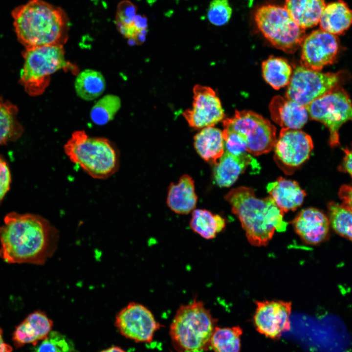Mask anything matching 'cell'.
<instances>
[{"label": "cell", "mask_w": 352, "mask_h": 352, "mask_svg": "<svg viewBox=\"0 0 352 352\" xmlns=\"http://www.w3.org/2000/svg\"><path fill=\"white\" fill-rule=\"evenodd\" d=\"M57 229L38 215L8 213L0 227V258L8 264L44 265L56 251Z\"/></svg>", "instance_id": "6da1fadb"}, {"label": "cell", "mask_w": 352, "mask_h": 352, "mask_svg": "<svg viewBox=\"0 0 352 352\" xmlns=\"http://www.w3.org/2000/svg\"><path fill=\"white\" fill-rule=\"evenodd\" d=\"M18 40L25 48L62 44L69 19L61 8L44 0H30L11 12Z\"/></svg>", "instance_id": "7a4b0ae2"}, {"label": "cell", "mask_w": 352, "mask_h": 352, "mask_svg": "<svg viewBox=\"0 0 352 352\" xmlns=\"http://www.w3.org/2000/svg\"><path fill=\"white\" fill-rule=\"evenodd\" d=\"M225 198L252 245L265 246L276 231L286 230L288 223L284 220V213L270 197L258 198L252 188L241 186L232 189Z\"/></svg>", "instance_id": "3957f363"}, {"label": "cell", "mask_w": 352, "mask_h": 352, "mask_svg": "<svg viewBox=\"0 0 352 352\" xmlns=\"http://www.w3.org/2000/svg\"><path fill=\"white\" fill-rule=\"evenodd\" d=\"M64 150L72 162L93 178L107 179L118 169V150L107 138L90 136L83 130L76 131L64 145Z\"/></svg>", "instance_id": "277c9868"}, {"label": "cell", "mask_w": 352, "mask_h": 352, "mask_svg": "<svg viewBox=\"0 0 352 352\" xmlns=\"http://www.w3.org/2000/svg\"><path fill=\"white\" fill-rule=\"evenodd\" d=\"M215 320L203 303L194 299L181 305L170 326L175 348L179 352H203L210 347Z\"/></svg>", "instance_id": "5b68a950"}, {"label": "cell", "mask_w": 352, "mask_h": 352, "mask_svg": "<svg viewBox=\"0 0 352 352\" xmlns=\"http://www.w3.org/2000/svg\"><path fill=\"white\" fill-rule=\"evenodd\" d=\"M62 44L25 48L19 83L31 96L42 94L48 86L51 75L63 69L76 73V66L65 58Z\"/></svg>", "instance_id": "8992f818"}, {"label": "cell", "mask_w": 352, "mask_h": 352, "mask_svg": "<svg viewBox=\"0 0 352 352\" xmlns=\"http://www.w3.org/2000/svg\"><path fill=\"white\" fill-rule=\"evenodd\" d=\"M255 21L265 38L286 53H294L306 37L305 29L294 21L285 6L264 5L256 10Z\"/></svg>", "instance_id": "52a82bcc"}, {"label": "cell", "mask_w": 352, "mask_h": 352, "mask_svg": "<svg viewBox=\"0 0 352 352\" xmlns=\"http://www.w3.org/2000/svg\"><path fill=\"white\" fill-rule=\"evenodd\" d=\"M223 129L238 134L246 143L247 153L260 155L271 151L276 141V128L266 119L250 110L235 111L223 120Z\"/></svg>", "instance_id": "ba28073f"}, {"label": "cell", "mask_w": 352, "mask_h": 352, "mask_svg": "<svg viewBox=\"0 0 352 352\" xmlns=\"http://www.w3.org/2000/svg\"><path fill=\"white\" fill-rule=\"evenodd\" d=\"M311 119L329 129V142L332 147L339 145V130L345 122L352 121V102L341 87L335 88L306 106Z\"/></svg>", "instance_id": "9c48e42d"}, {"label": "cell", "mask_w": 352, "mask_h": 352, "mask_svg": "<svg viewBox=\"0 0 352 352\" xmlns=\"http://www.w3.org/2000/svg\"><path fill=\"white\" fill-rule=\"evenodd\" d=\"M348 74L345 71L322 73L302 66L291 76L286 98L305 107L330 90L341 86Z\"/></svg>", "instance_id": "30bf717a"}, {"label": "cell", "mask_w": 352, "mask_h": 352, "mask_svg": "<svg viewBox=\"0 0 352 352\" xmlns=\"http://www.w3.org/2000/svg\"><path fill=\"white\" fill-rule=\"evenodd\" d=\"M115 325L126 338L147 343L161 326L148 308L136 302L129 303L117 313Z\"/></svg>", "instance_id": "8fae6325"}, {"label": "cell", "mask_w": 352, "mask_h": 352, "mask_svg": "<svg viewBox=\"0 0 352 352\" xmlns=\"http://www.w3.org/2000/svg\"><path fill=\"white\" fill-rule=\"evenodd\" d=\"M193 91L192 106L183 112L190 127L195 129L213 127L224 119L225 114L220 100L213 88L196 85Z\"/></svg>", "instance_id": "7c38bea8"}, {"label": "cell", "mask_w": 352, "mask_h": 352, "mask_svg": "<svg viewBox=\"0 0 352 352\" xmlns=\"http://www.w3.org/2000/svg\"><path fill=\"white\" fill-rule=\"evenodd\" d=\"M301 45L302 66L316 71H320L325 66L332 64L336 59L340 47L336 35L321 29L306 36Z\"/></svg>", "instance_id": "4fadbf2b"}, {"label": "cell", "mask_w": 352, "mask_h": 352, "mask_svg": "<svg viewBox=\"0 0 352 352\" xmlns=\"http://www.w3.org/2000/svg\"><path fill=\"white\" fill-rule=\"evenodd\" d=\"M254 316L256 330L271 339H277L290 329L291 303L283 301H255Z\"/></svg>", "instance_id": "5bb4252c"}, {"label": "cell", "mask_w": 352, "mask_h": 352, "mask_svg": "<svg viewBox=\"0 0 352 352\" xmlns=\"http://www.w3.org/2000/svg\"><path fill=\"white\" fill-rule=\"evenodd\" d=\"M313 148L312 139L306 132L282 128L273 149L278 160L287 167L295 168L308 158Z\"/></svg>", "instance_id": "9a60e30c"}, {"label": "cell", "mask_w": 352, "mask_h": 352, "mask_svg": "<svg viewBox=\"0 0 352 352\" xmlns=\"http://www.w3.org/2000/svg\"><path fill=\"white\" fill-rule=\"evenodd\" d=\"M296 233L307 243L317 244L326 238L329 220L319 210L309 208L302 210L292 221Z\"/></svg>", "instance_id": "2e32d148"}, {"label": "cell", "mask_w": 352, "mask_h": 352, "mask_svg": "<svg viewBox=\"0 0 352 352\" xmlns=\"http://www.w3.org/2000/svg\"><path fill=\"white\" fill-rule=\"evenodd\" d=\"M269 110L271 119L283 129L300 130L308 119L306 107L280 96L271 100Z\"/></svg>", "instance_id": "e0dca14e"}, {"label": "cell", "mask_w": 352, "mask_h": 352, "mask_svg": "<svg viewBox=\"0 0 352 352\" xmlns=\"http://www.w3.org/2000/svg\"><path fill=\"white\" fill-rule=\"evenodd\" d=\"M53 322L40 310L29 314L17 327L13 334V340L17 347L26 344L36 345L51 331Z\"/></svg>", "instance_id": "ac0fdd59"}, {"label": "cell", "mask_w": 352, "mask_h": 352, "mask_svg": "<svg viewBox=\"0 0 352 352\" xmlns=\"http://www.w3.org/2000/svg\"><path fill=\"white\" fill-rule=\"evenodd\" d=\"M254 160L247 152L234 155L225 150L215 164L213 176L216 183L220 187L231 186L249 165L254 164Z\"/></svg>", "instance_id": "d6986e66"}, {"label": "cell", "mask_w": 352, "mask_h": 352, "mask_svg": "<svg viewBox=\"0 0 352 352\" xmlns=\"http://www.w3.org/2000/svg\"><path fill=\"white\" fill-rule=\"evenodd\" d=\"M267 192L284 213L294 211L302 204L306 195L295 181L280 177L266 186Z\"/></svg>", "instance_id": "ffe728a7"}, {"label": "cell", "mask_w": 352, "mask_h": 352, "mask_svg": "<svg viewBox=\"0 0 352 352\" xmlns=\"http://www.w3.org/2000/svg\"><path fill=\"white\" fill-rule=\"evenodd\" d=\"M197 200L194 181L189 175H183L177 183L169 186L167 203L176 213L187 214L193 211Z\"/></svg>", "instance_id": "44dd1931"}, {"label": "cell", "mask_w": 352, "mask_h": 352, "mask_svg": "<svg viewBox=\"0 0 352 352\" xmlns=\"http://www.w3.org/2000/svg\"><path fill=\"white\" fill-rule=\"evenodd\" d=\"M320 29L335 35H340L352 25V9L343 0L326 4L321 14Z\"/></svg>", "instance_id": "7402d4cb"}, {"label": "cell", "mask_w": 352, "mask_h": 352, "mask_svg": "<svg viewBox=\"0 0 352 352\" xmlns=\"http://www.w3.org/2000/svg\"><path fill=\"white\" fill-rule=\"evenodd\" d=\"M194 140L197 152L207 162L215 164L224 153L222 131L214 126L201 129L196 134Z\"/></svg>", "instance_id": "603a6c76"}, {"label": "cell", "mask_w": 352, "mask_h": 352, "mask_svg": "<svg viewBox=\"0 0 352 352\" xmlns=\"http://www.w3.org/2000/svg\"><path fill=\"white\" fill-rule=\"evenodd\" d=\"M325 0H286L285 7L294 21L305 29L319 22Z\"/></svg>", "instance_id": "cb8c5ba5"}, {"label": "cell", "mask_w": 352, "mask_h": 352, "mask_svg": "<svg viewBox=\"0 0 352 352\" xmlns=\"http://www.w3.org/2000/svg\"><path fill=\"white\" fill-rule=\"evenodd\" d=\"M106 87L103 75L99 71L90 68L78 73L74 82L77 95L87 101L99 97L103 93Z\"/></svg>", "instance_id": "d4e9b609"}, {"label": "cell", "mask_w": 352, "mask_h": 352, "mask_svg": "<svg viewBox=\"0 0 352 352\" xmlns=\"http://www.w3.org/2000/svg\"><path fill=\"white\" fill-rule=\"evenodd\" d=\"M192 230L204 239L216 237L225 226L224 219L204 209L194 210L190 221Z\"/></svg>", "instance_id": "484cf974"}, {"label": "cell", "mask_w": 352, "mask_h": 352, "mask_svg": "<svg viewBox=\"0 0 352 352\" xmlns=\"http://www.w3.org/2000/svg\"><path fill=\"white\" fill-rule=\"evenodd\" d=\"M18 107L8 101L0 100V145L19 138L23 129L17 117Z\"/></svg>", "instance_id": "4316f807"}, {"label": "cell", "mask_w": 352, "mask_h": 352, "mask_svg": "<svg viewBox=\"0 0 352 352\" xmlns=\"http://www.w3.org/2000/svg\"><path fill=\"white\" fill-rule=\"evenodd\" d=\"M262 72L265 82L275 89L288 85L292 68L285 59L270 56L262 63Z\"/></svg>", "instance_id": "83f0119b"}, {"label": "cell", "mask_w": 352, "mask_h": 352, "mask_svg": "<svg viewBox=\"0 0 352 352\" xmlns=\"http://www.w3.org/2000/svg\"><path fill=\"white\" fill-rule=\"evenodd\" d=\"M242 333V330L239 326L216 327L211 339L210 347L214 352H240Z\"/></svg>", "instance_id": "f1b7e54d"}, {"label": "cell", "mask_w": 352, "mask_h": 352, "mask_svg": "<svg viewBox=\"0 0 352 352\" xmlns=\"http://www.w3.org/2000/svg\"><path fill=\"white\" fill-rule=\"evenodd\" d=\"M121 106L119 97L112 94L105 95L91 109L90 119L96 125H105L113 119Z\"/></svg>", "instance_id": "f546056e"}, {"label": "cell", "mask_w": 352, "mask_h": 352, "mask_svg": "<svg viewBox=\"0 0 352 352\" xmlns=\"http://www.w3.org/2000/svg\"><path fill=\"white\" fill-rule=\"evenodd\" d=\"M328 208L330 222L333 229L352 241V212L334 202L329 204Z\"/></svg>", "instance_id": "4dcf8cb0"}, {"label": "cell", "mask_w": 352, "mask_h": 352, "mask_svg": "<svg viewBox=\"0 0 352 352\" xmlns=\"http://www.w3.org/2000/svg\"><path fill=\"white\" fill-rule=\"evenodd\" d=\"M74 348L73 344L66 336L60 332L51 331L35 347L33 352H72Z\"/></svg>", "instance_id": "1f68e13d"}, {"label": "cell", "mask_w": 352, "mask_h": 352, "mask_svg": "<svg viewBox=\"0 0 352 352\" xmlns=\"http://www.w3.org/2000/svg\"><path fill=\"white\" fill-rule=\"evenodd\" d=\"M232 12L228 0H212L208 9L207 17L213 24L221 26L228 22Z\"/></svg>", "instance_id": "d6a6232c"}, {"label": "cell", "mask_w": 352, "mask_h": 352, "mask_svg": "<svg viewBox=\"0 0 352 352\" xmlns=\"http://www.w3.org/2000/svg\"><path fill=\"white\" fill-rule=\"evenodd\" d=\"M225 150L234 155L247 152V147L242 138L235 132L224 129L222 131Z\"/></svg>", "instance_id": "836d02e7"}, {"label": "cell", "mask_w": 352, "mask_h": 352, "mask_svg": "<svg viewBox=\"0 0 352 352\" xmlns=\"http://www.w3.org/2000/svg\"><path fill=\"white\" fill-rule=\"evenodd\" d=\"M137 7L131 1L124 0L117 6L115 18L116 25L129 24L132 22L136 15Z\"/></svg>", "instance_id": "e575fe53"}, {"label": "cell", "mask_w": 352, "mask_h": 352, "mask_svg": "<svg viewBox=\"0 0 352 352\" xmlns=\"http://www.w3.org/2000/svg\"><path fill=\"white\" fill-rule=\"evenodd\" d=\"M11 175L6 163L0 158V201L9 190Z\"/></svg>", "instance_id": "d590c367"}, {"label": "cell", "mask_w": 352, "mask_h": 352, "mask_svg": "<svg viewBox=\"0 0 352 352\" xmlns=\"http://www.w3.org/2000/svg\"><path fill=\"white\" fill-rule=\"evenodd\" d=\"M339 196L342 200L341 205L352 212V185L342 186L339 191Z\"/></svg>", "instance_id": "8d00e7d4"}, {"label": "cell", "mask_w": 352, "mask_h": 352, "mask_svg": "<svg viewBox=\"0 0 352 352\" xmlns=\"http://www.w3.org/2000/svg\"><path fill=\"white\" fill-rule=\"evenodd\" d=\"M345 155L339 167L340 171L348 173L352 176V150L344 149Z\"/></svg>", "instance_id": "74e56055"}, {"label": "cell", "mask_w": 352, "mask_h": 352, "mask_svg": "<svg viewBox=\"0 0 352 352\" xmlns=\"http://www.w3.org/2000/svg\"><path fill=\"white\" fill-rule=\"evenodd\" d=\"M12 347L5 343L2 338V330L0 328V352H12Z\"/></svg>", "instance_id": "f35d334b"}, {"label": "cell", "mask_w": 352, "mask_h": 352, "mask_svg": "<svg viewBox=\"0 0 352 352\" xmlns=\"http://www.w3.org/2000/svg\"><path fill=\"white\" fill-rule=\"evenodd\" d=\"M101 352H126L119 347L113 346L104 350Z\"/></svg>", "instance_id": "ab89813d"}]
</instances>
